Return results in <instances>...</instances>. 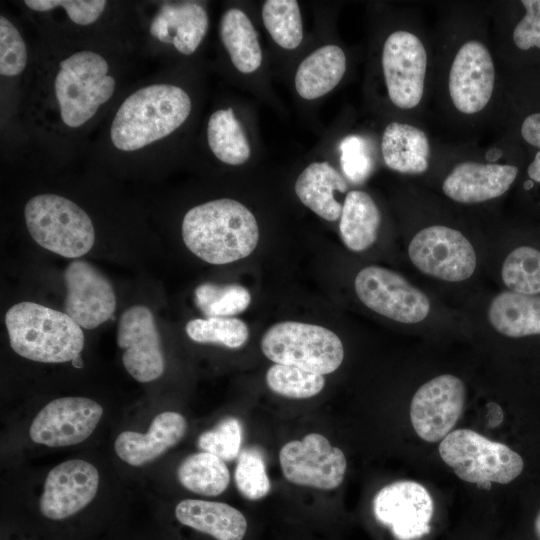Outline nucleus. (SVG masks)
Instances as JSON below:
<instances>
[{"mask_svg":"<svg viewBox=\"0 0 540 540\" xmlns=\"http://www.w3.org/2000/svg\"><path fill=\"white\" fill-rule=\"evenodd\" d=\"M408 254L423 273L449 282L468 279L476 268V253L458 230L435 225L420 230L410 242Z\"/></svg>","mask_w":540,"mask_h":540,"instance_id":"obj_10","label":"nucleus"},{"mask_svg":"<svg viewBox=\"0 0 540 540\" xmlns=\"http://www.w3.org/2000/svg\"><path fill=\"white\" fill-rule=\"evenodd\" d=\"M279 462L287 481L320 490L341 485L347 468L343 451L318 433L286 443L280 449Z\"/></svg>","mask_w":540,"mask_h":540,"instance_id":"obj_9","label":"nucleus"},{"mask_svg":"<svg viewBox=\"0 0 540 540\" xmlns=\"http://www.w3.org/2000/svg\"><path fill=\"white\" fill-rule=\"evenodd\" d=\"M355 291L374 312L401 323H418L430 310L428 297L404 277L379 266L363 268L356 276Z\"/></svg>","mask_w":540,"mask_h":540,"instance_id":"obj_8","label":"nucleus"},{"mask_svg":"<svg viewBox=\"0 0 540 540\" xmlns=\"http://www.w3.org/2000/svg\"><path fill=\"white\" fill-rule=\"evenodd\" d=\"M185 329L188 337L197 343L221 344L231 349L242 347L249 337L247 324L235 317L193 319Z\"/></svg>","mask_w":540,"mask_h":540,"instance_id":"obj_33","label":"nucleus"},{"mask_svg":"<svg viewBox=\"0 0 540 540\" xmlns=\"http://www.w3.org/2000/svg\"><path fill=\"white\" fill-rule=\"evenodd\" d=\"M518 173L515 165L463 162L446 177L442 189L456 202L480 203L503 195Z\"/></svg>","mask_w":540,"mask_h":540,"instance_id":"obj_19","label":"nucleus"},{"mask_svg":"<svg viewBox=\"0 0 540 540\" xmlns=\"http://www.w3.org/2000/svg\"><path fill=\"white\" fill-rule=\"evenodd\" d=\"M187 421L177 412H162L154 417L146 434L123 431L114 443L118 457L131 466H142L163 455L185 435Z\"/></svg>","mask_w":540,"mask_h":540,"instance_id":"obj_20","label":"nucleus"},{"mask_svg":"<svg viewBox=\"0 0 540 540\" xmlns=\"http://www.w3.org/2000/svg\"><path fill=\"white\" fill-rule=\"evenodd\" d=\"M465 402V386L451 374L437 376L414 394L410 419L416 434L427 442L442 441L452 432Z\"/></svg>","mask_w":540,"mask_h":540,"instance_id":"obj_12","label":"nucleus"},{"mask_svg":"<svg viewBox=\"0 0 540 540\" xmlns=\"http://www.w3.org/2000/svg\"><path fill=\"white\" fill-rule=\"evenodd\" d=\"M340 163L345 176L352 183H363L374 168L366 140L357 135L345 137L340 143Z\"/></svg>","mask_w":540,"mask_h":540,"instance_id":"obj_37","label":"nucleus"},{"mask_svg":"<svg viewBox=\"0 0 540 540\" xmlns=\"http://www.w3.org/2000/svg\"><path fill=\"white\" fill-rule=\"evenodd\" d=\"M220 38L235 68L242 73L256 71L262 63L257 32L240 9L227 10L220 20Z\"/></svg>","mask_w":540,"mask_h":540,"instance_id":"obj_28","label":"nucleus"},{"mask_svg":"<svg viewBox=\"0 0 540 540\" xmlns=\"http://www.w3.org/2000/svg\"><path fill=\"white\" fill-rule=\"evenodd\" d=\"M488 318L500 334L512 339L540 334V296L503 291L491 302Z\"/></svg>","mask_w":540,"mask_h":540,"instance_id":"obj_25","label":"nucleus"},{"mask_svg":"<svg viewBox=\"0 0 540 540\" xmlns=\"http://www.w3.org/2000/svg\"><path fill=\"white\" fill-rule=\"evenodd\" d=\"M261 350L276 364L296 366L321 375L336 371L344 358L342 342L334 332L296 321L272 325L261 339Z\"/></svg>","mask_w":540,"mask_h":540,"instance_id":"obj_7","label":"nucleus"},{"mask_svg":"<svg viewBox=\"0 0 540 540\" xmlns=\"http://www.w3.org/2000/svg\"><path fill=\"white\" fill-rule=\"evenodd\" d=\"M207 140L213 154L225 164L241 165L250 157L249 142L232 108L219 109L210 116Z\"/></svg>","mask_w":540,"mask_h":540,"instance_id":"obj_30","label":"nucleus"},{"mask_svg":"<svg viewBox=\"0 0 540 540\" xmlns=\"http://www.w3.org/2000/svg\"><path fill=\"white\" fill-rule=\"evenodd\" d=\"M108 63L92 51H80L60 62L54 81L62 121L76 128L97 112L114 93L115 80Z\"/></svg>","mask_w":540,"mask_h":540,"instance_id":"obj_5","label":"nucleus"},{"mask_svg":"<svg viewBox=\"0 0 540 540\" xmlns=\"http://www.w3.org/2000/svg\"><path fill=\"white\" fill-rule=\"evenodd\" d=\"M527 176L533 183L540 184V151L535 153L533 160L528 165Z\"/></svg>","mask_w":540,"mask_h":540,"instance_id":"obj_41","label":"nucleus"},{"mask_svg":"<svg viewBox=\"0 0 540 540\" xmlns=\"http://www.w3.org/2000/svg\"><path fill=\"white\" fill-rule=\"evenodd\" d=\"M5 325L12 350L32 361H72L84 347L83 330L69 315L35 302L10 307Z\"/></svg>","mask_w":540,"mask_h":540,"instance_id":"obj_3","label":"nucleus"},{"mask_svg":"<svg viewBox=\"0 0 540 540\" xmlns=\"http://www.w3.org/2000/svg\"><path fill=\"white\" fill-rule=\"evenodd\" d=\"M234 479L239 493L249 500L262 499L271 490L264 458L257 448L249 447L240 452Z\"/></svg>","mask_w":540,"mask_h":540,"instance_id":"obj_35","label":"nucleus"},{"mask_svg":"<svg viewBox=\"0 0 540 540\" xmlns=\"http://www.w3.org/2000/svg\"><path fill=\"white\" fill-rule=\"evenodd\" d=\"M33 240L46 250L77 259L94 245L95 232L88 214L73 201L55 194L32 197L24 209Z\"/></svg>","mask_w":540,"mask_h":540,"instance_id":"obj_4","label":"nucleus"},{"mask_svg":"<svg viewBox=\"0 0 540 540\" xmlns=\"http://www.w3.org/2000/svg\"><path fill=\"white\" fill-rule=\"evenodd\" d=\"M242 427L235 417H226L213 429L204 431L197 439L201 451L212 453L223 461H232L240 454Z\"/></svg>","mask_w":540,"mask_h":540,"instance_id":"obj_36","label":"nucleus"},{"mask_svg":"<svg viewBox=\"0 0 540 540\" xmlns=\"http://www.w3.org/2000/svg\"><path fill=\"white\" fill-rule=\"evenodd\" d=\"M294 189L300 201L321 218L336 221L341 216L342 205L334 192H345L347 184L328 162L308 165L298 176Z\"/></svg>","mask_w":540,"mask_h":540,"instance_id":"obj_23","label":"nucleus"},{"mask_svg":"<svg viewBox=\"0 0 540 540\" xmlns=\"http://www.w3.org/2000/svg\"><path fill=\"white\" fill-rule=\"evenodd\" d=\"M208 15L195 2L167 3L161 6L150 24V34L190 55L198 48L208 30Z\"/></svg>","mask_w":540,"mask_h":540,"instance_id":"obj_21","label":"nucleus"},{"mask_svg":"<svg viewBox=\"0 0 540 540\" xmlns=\"http://www.w3.org/2000/svg\"><path fill=\"white\" fill-rule=\"evenodd\" d=\"M381 215L364 191L348 192L342 205L339 230L345 246L354 252L369 248L377 239Z\"/></svg>","mask_w":540,"mask_h":540,"instance_id":"obj_27","label":"nucleus"},{"mask_svg":"<svg viewBox=\"0 0 540 540\" xmlns=\"http://www.w3.org/2000/svg\"><path fill=\"white\" fill-rule=\"evenodd\" d=\"M266 383L276 394L287 398L306 399L322 391L325 379L321 374L275 363L267 370Z\"/></svg>","mask_w":540,"mask_h":540,"instance_id":"obj_34","label":"nucleus"},{"mask_svg":"<svg viewBox=\"0 0 540 540\" xmlns=\"http://www.w3.org/2000/svg\"><path fill=\"white\" fill-rule=\"evenodd\" d=\"M495 81L492 57L476 40L464 43L452 62L448 88L455 108L464 114L481 111L491 99Z\"/></svg>","mask_w":540,"mask_h":540,"instance_id":"obj_18","label":"nucleus"},{"mask_svg":"<svg viewBox=\"0 0 540 540\" xmlns=\"http://www.w3.org/2000/svg\"><path fill=\"white\" fill-rule=\"evenodd\" d=\"M103 414L96 401L86 397H62L45 405L33 419L32 441L49 447H65L87 439Z\"/></svg>","mask_w":540,"mask_h":540,"instance_id":"obj_14","label":"nucleus"},{"mask_svg":"<svg viewBox=\"0 0 540 540\" xmlns=\"http://www.w3.org/2000/svg\"><path fill=\"white\" fill-rule=\"evenodd\" d=\"M250 302V292L238 284L207 282L195 289V303L207 318L240 314L248 308Z\"/></svg>","mask_w":540,"mask_h":540,"instance_id":"obj_32","label":"nucleus"},{"mask_svg":"<svg viewBox=\"0 0 540 540\" xmlns=\"http://www.w3.org/2000/svg\"><path fill=\"white\" fill-rule=\"evenodd\" d=\"M191 100L180 87L153 84L128 96L112 121L110 137L122 151H134L160 140L188 118Z\"/></svg>","mask_w":540,"mask_h":540,"instance_id":"obj_2","label":"nucleus"},{"mask_svg":"<svg viewBox=\"0 0 540 540\" xmlns=\"http://www.w3.org/2000/svg\"><path fill=\"white\" fill-rule=\"evenodd\" d=\"M441 459L463 481L481 486L508 484L524 467L522 457L503 443L470 429H457L439 444Z\"/></svg>","mask_w":540,"mask_h":540,"instance_id":"obj_6","label":"nucleus"},{"mask_svg":"<svg viewBox=\"0 0 540 540\" xmlns=\"http://www.w3.org/2000/svg\"><path fill=\"white\" fill-rule=\"evenodd\" d=\"M520 3L525 13L513 30V42L521 51L540 50V0H522Z\"/></svg>","mask_w":540,"mask_h":540,"instance_id":"obj_40","label":"nucleus"},{"mask_svg":"<svg viewBox=\"0 0 540 540\" xmlns=\"http://www.w3.org/2000/svg\"><path fill=\"white\" fill-rule=\"evenodd\" d=\"M381 150L385 164L400 173L417 174L428 168L430 145L419 128L392 122L383 132Z\"/></svg>","mask_w":540,"mask_h":540,"instance_id":"obj_24","label":"nucleus"},{"mask_svg":"<svg viewBox=\"0 0 540 540\" xmlns=\"http://www.w3.org/2000/svg\"><path fill=\"white\" fill-rule=\"evenodd\" d=\"M177 477L184 488L203 496L222 494L230 482L225 461L204 451L186 457L178 466Z\"/></svg>","mask_w":540,"mask_h":540,"instance_id":"obj_29","label":"nucleus"},{"mask_svg":"<svg viewBox=\"0 0 540 540\" xmlns=\"http://www.w3.org/2000/svg\"><path fill=\"white\" fill-rule=\"evenodd\" d=\"M99 473L94 465L72 459L48 473L40 498V511L52 520L68 518L86 507L96 496Z\"/></svg>","mask_w":540,"mask_h":540,"instance_id":"obj_17","label":"nucleus"},{"mask_svg":"<svg viewBox=\"0 0 540 540\" xmlns=\"http://www.w3.org/2000/svg\"><path fill=\"white\" fill-rule=\"evenodd\" d=\"M433 511L430 493L415 481L388 484L373 499L376 519L388 526L398 540H417L428 534Z\"/></svg>","mask_w":540,"mask_h":540,"instance_id":"obj_13","label":"nucleus"},{"mask_svg":"<svg viewBox=\"0 0 540 540\" xmlns=\"http://www.w3.org/2000/svg\"><path fill=\"white\" fill-rule=\"evenodd\" d=\"M182 239L201 260L215 265L249 256L259 241L253 213L242 203L221 198L191 208L182 221Z\"/></svg>","mask_w":540,"mask_h":540,"instance_id":"obj_1","label":"nucleus"},{"mask_svg":"<svg viewBox=\"0 0 540 540\" xmlns=\"http://www.w3.org/2000/svg\"><path fill=\"white\" fill-rule=\"evenodd\" d=\"M177 520L216 540H243L247 520L236 508L224 502L185 499L175 508Z\"/></svg>","mask_w":540,"mask_h":540,"instance_id":"obj_22","label":"nucleus"},{"mask_svg":"<svg viewBox=\"0 0 540 540\" xmlns=\"http://www.w3.org/2000/svg\"><path fill=\"white\" fill-rule=\"evenodd\" d=\"M117 344L122 349V362L137 381L158 379L165 370L160 335L151 310L134 305L123 312L117 329Z\"/></svg>","mask_w":540,"mask_h":540,"instance_id":"obj_15","label":"nucleus"},{"mask_svg":"<svg viewBox=\"0 0 540 540\" xmlns=\"http://www.w3.org/2000/svg\"><path fill=\"white\" fill-rule=\"evenodd\" d=\"M27 63L25 42L17 28L3 15L0 16V74L16 76Z\"/></svg>","mask_w":540,"mask_h":540,"instance_id":"obj_38","label":"nucleus"},{"mask_svg":"<svg viewBox=\"0 0 540 540\" xmlns=\"http://www.w3.org/2000/svg\"><path fill=\"white\" fill-rule=\"evenodd\" d=\"M262 19L272 39L280 47L293 50L300 45L303 30L297 1H265L262 7Z\"/></svg>","mask_w":540,"mask_h":540,"instance_id":"obj_31","label":"nucleus"},{"mask_svg":"<svg viewBox=\"0 0 540 540\" xmlns=\"http://www.w3.org/2000/svg\"><path fill=\"white\" fill-rule=\"evenodd\" d=\"M345 70L343 50L333 44L322 46L300 63L295 74V88L304 99L319 98L337 86Z\"/></svg>","mask_w":540,"mask_h":540,"instance_id":"obj_26","label":"nucleus"},{"mask_svg":"<svg viewBox=\"0 0 540 540\" xmlns=\"http://www.w3.org/2000/svg\"><path fill=\"white\" fill-rule=\"evenodd\" d=\"M24 3L38 12L62 7L70 20L78 25L94 23L107 4L105 0H26Z\"/></svg>","mask_w":540,"mask_h":540,"instance_id":"obj_39","label":"nucleus"},{"mask_svg":"<svg viewBox=\"0 0 540 540\" xmlns=\"http://www.w3.org/2000/svg\"><path fill=\"white\" fill-rule=\"evenodd\" d=\"M534 528H535L537 538L540 540V511L535 519Z\"/></svg>","mask_w":540,"mask_h":540,"instance_id":"obj_42","label":"nucleus"},{"mask_svg":"<svg viewBox=\"0 0 540 540\" xmlns=\"http://www.w3.org/2000/svg\"><path fill=\"white\" fill-rule=\"evenodd\" d=\"M72 363L75 367L77 368H81L83 366V362H82V359L80 357V355H78L77 357H75L73 360H72Z\"/></svg>","mask_w":540,"mask_h":540,"instance_id":"obj_43","label":"nucleus"},{"mask_svg":"<svg viewBox=\"0 0 540 540\" xmlns=\"http://www.w3.org/2000/svg\"><path fill=\"white\" fill-rule=\"evenodd\" d=\"M66 295L64 310L80 327L91 330L108 319L116 309L111 282L95 266L74 260L64 270Z\"/></svg>","mask_w":540,"mask_h":540,"instance_id":"obj_16","label":"nucleus"},{"mask_svg":"<svg viewBox=\"0 0 540 540\" xmlns=\"http://www.w3.org/2000/svg\"><path fill=\"white\" fill-rule=\"evenodd\" d=\"M426 67V50L416 35L399 30L387 37L382 68L388 96L395 106L412 109L420 103Z\"/></svg>","mask_w":540,"mask_h":540,"instance_id":"obj_11","label":"nucleus"}]
</instances>
